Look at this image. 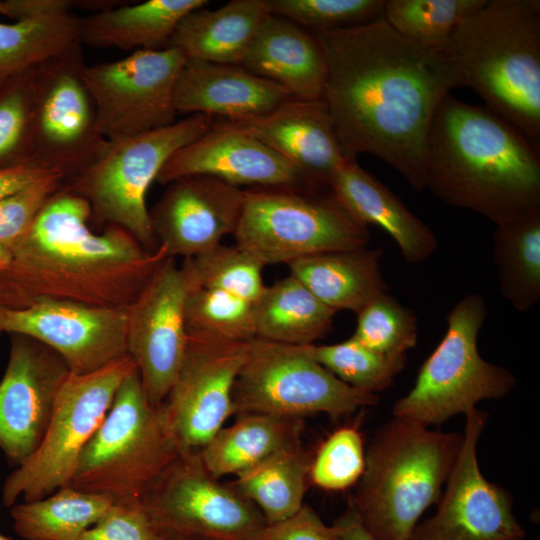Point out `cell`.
<instances>
[{
  "mask_svg": "<svg viewBox=\"0 0 540 540\" xmlns=\"http://www.w3.org/2000/svg\"><path fill=\"white\" fill-rule=\"evenodd\" d=\"M356 315L351 337L377 353L406 355L417 344L416 315L388 292L372 299Z\"/></svg>",
  "mask_w": 540,
  "mask_h": 540,
  "instance_id": "ab89813d",
  "label": "cell"
},
{
  "mask_svg": "<svg viewBox=\"0 0 540 540\" xmlns=\"http://www.w3.org/2000/svg\"><path fill=\"white\" fill-rule=\"evenodd\" d=\"M80 42L34 71L33 159L61 170L66 180L85 167L106 143L83 79Z\"/></svg>",
  "mask_w": 540,
  "mask_h": 540,
  "instance_id": "5bb4252c",
  "label": "cell"
},
{
  "mask_svg": "<svg viewBox=\"0 0 540 540\" xmlns=\"http://www.w3.org/2000/svg\"><path fill=\"white\" fill-rule=\"evenodd\" d=\"M332 527L340 540H375L349 504L344 512L333 521Z\"/></svg>",
  "mask_w": 540,
  "mask_h": 540,
  "instance_id": "7dc6e473",
  "label": "cell"
},
{
  "mask_svg": "<svg viewBox=\"0 0 540 540\" xmlns=\"http://www.w3.org/2000/svg\"><path fill=\"white\" fill-rule=\"evenodd\" d=\"M89 202L65 181L29 231L12 247L0 273V306L22 309L42 300L100 307H129L167 258L159 245L146 249L127 230L89 227Z\"/></svg>",
  "mask_w": 540,
  "mask_h": 540,
  "instance_id": "7a4b0ae2",
  "label": "cell"
},
{
  "mask_svg": "<svg viewBox=\"0 0 540 540\" xmlns=\"http://www.w3.org/2000/svg\"><path fill=\"white\" fill-rule=\"evenodd\" d=\"M185 61L181 52L167 47L86 64L83 79L103 138L118 140L175 123L174 90Z\"/></svg>",
  "mask_w": 540,
  "mask_h": 540,
  "instance_id": "4fadbf2b",
  "label": "cell"
},
{
  "mask_svg": "<svg viewBox=\"0 0 540 540\" xmlns=\"http://www.w3.org/2000/svg\"><path fill=\"white\" fill-rule=\"evenodd\" d=\"M311 461L312 455L298 443L236 474L229 485L253 503L268 524L278 523L304 506Z\"/></svg>",
  "mask_w": 540,
  "mask_h": 540,
  "instance_id": "4dcf8cb0",
  "label": "cell"
},
{
  "mask_svg": "<svg viewBox=\"0 0 540 540\" xmlns=\"http://www.w3.org/2000/svg\"><path fill=\"white\" fill-rule=\"evenodd\" d=\"M313 34L327 66L322 100L345 156L372 154L413 189H426L433 118L450 91L463 86L448 47L418 45L383 17Z\"/></svg>",
  "mask_w": 540,
  "mask_h": 540,
  "instance_id": "6da1fadb",
  "label": "cell"
},
{
  "mask_svg": "<svg viewBox=\"0 0 540 540\" xmlns=\"http://www.w3.org/2000/svg\"><path fill=\"white\" fill-rule=\"evenodd\" d=\"M300 347L345 384L375 395L393 384L407 361V355H383L365 347L353 337L336 344Z\"/></svg>",
  "mask_w": 540,
  "mask_h": 540,
  "instance_id": "e575fe53",
  "label": "cell"
},
{
  "mask_svg": "<svg viewBox=\"0 0 540 540\" xmlns=\"http://www.w3.org/2000/svg\"><path fill=\"white\" fill-rule=\"evenodd\" d=\"M297 100L323 98L327 66L313 33L285 18L268 15L240 64Z\"/></svg>",
  "mask_w": 540,
  "mask_h": 540,
  "instance_id": "cb8c5ba5",
  "label": "cell"
},
{
  "mask_svg": "<svg viewBox=\"0 0 540 540\" xmlns=\"http://www.w3.org/2000/svg\"><path fill=\"white\" fill-rule=\"evenodd\" d=\"M426 188L495 226L540 209V154L516 127L486 106L449 94L431 124Z\"/></svg>",
  "mask_w": 540,
  "mask_h": 540,
  "instance_id": "3957f363",
  "label": "cell"
},
{
  "mask_svg": "<svg viewBox=\"0 0 540 540\" xmlns=\"http://www.w3.org/2000/svg\"><path fill=\"white\" fill-rule=\"evenodd\" d=\"M256 540H340L332 526H327L309 506L294 516L268 524Z\"/></svg>",
  "mask_w": 540,
  "mask_h": 540,
  "instance_id": "f6af8a7d",
  "label": "cell"
},
{
  "mask_svg": "<svg viewBox=\"0 0 540 540\" xmlns=\"http://www.w3.org/2000/svg\"><path fill=\"white\" fill-rule=\"evenodd\" d=\"M78 540H164L151 523L141 498L116 499Z\"/></svg>",
  "mask_w": 540,
  "mask_h": 540,
  "instance_id": "ee69618b",
  "label": "cell"
},
{
  "mask_svg": "<svg viewBox=\"0 0 540 540\" xmlns=\"http://www.w3.org/2000/svg\"><path fill=\"white\" fill-rule=\"evenodd\" d=\"M233 236L235 245L264 266L363 248L370 241L368 226L352 216L330 189L244 190L242 213Z\"/></svg>",
  "mask_w": 540,
  "mask_h": 540,
  "instance_id": "9c48e42d",
  "label": "cell"
},
{
  "mask_svg": "<svg viewBox=\"0 0 540 540\" xmlns=\"http://www.w3.org/2000/svg\"><path fill=\"white\" fill-rule=\"evenodd\" d=\"M263 142L315 189H330L348 159L322 99H291L246 120L221 121Z\"/></svg>",
  "mask_w": 540,
  "mask_h": 540,
  "instance_id": "7402d4cb",
  "label": "cell"
},
{
  "mask_svg": "<svg viewBox=\"0 0 540 540\" xmlns=\"http://www.w3.org/2000/svg\"><path fill=\"white\" fill-rule=\"evenodd\" d=\"M175 259L167 257L156 268L128 307L127 354L156 407L170 391L188 341L185 302L189 283Z\"/></svg>",
  "mask_w": 540,
  "mask_h": 540,
  "instance_id": "e0dca14e",
  "label": "cell"
},
{
  "mask_svg": "<svg viewBox=\"0 0 540 540\" xmlns=\"http://www.w3.org/2000/svg\"><path fill=\"white\" fill-rule=\"evenodd\" d=\"M268 15L266 0H232L213 10L198 8L179 22L168 47L186 59L240 65Z\"/></svg>",
  "mask_w": 540,
  "mask_h": 540,
  "instance_id": "484cf974",
  "label": "cell"
},
{
  "mask_svg": "<svg viewBox=\"0 0 540 540\" xmlns=\"http://www.w3.org/2000/svg\"><path fill=\"white\" fill-rule=\"evenodd\" d=\"M294 99L283 87L241 65L186 59L174 90L177 114H203L225 121L264 115Z\"/></svg>",
  "mask_w": 540,
  "mask_h": 540,
  "instance_id": "603a6c76",
  "label": "cell"
},
{
  "mask_svg": "<svg viewBox=\"0 0 540 540\" xmlns=\"http://www.w3.org/2000/svg\"><path fill=\"white\" fill-rule=\"evenodd\" d=\"M67 0L13 22L0 21V78L35 67L79 42V21Z\"/></svg>",
  "mask_w": 540,
  "mask_h": 540,
  "instance_id": "1f68e13d",
  "label": "cell"
},
{
  "mask_svg": "<svg viewBox=\"0 0 540 540\" xmlns=\"http://www.w3.org/2000/svg\"><path fill=\"white\" fill-rule=\"evenodd\" d=\"M465 418L462 446L437 510L416 525L410 540H523L511 494L479 467L477 445L488 414L475 408Z\"/></svg>",
  "mask_w": 540,
  "mask_h": 540,
  "instance_id": "9a60e30c",
  "label": "cell"
},
{
  "mask_svg": "<svg viewBox=\"0 0 540 540\" xmlns=\"http://www.w3.org/2000/svg\"><path fill=\"white\" fill-rule=\"evenodd\" d=\"M0 540H12V539L0 534Z\"/></svg>",
  "mask_w": 540,
  "mask_h": 540,
  "instance_id": "681fc988",
  "label": "cell"
},
{
  "mask_svg": "<svg viewBox=\"0 0 540 540\" xmlns=\"http://www.w3.org/2000/svg\"><path fill=\"white\" fill-rule=\"evenodd\" d=\"M149 211L157 245L169 257H193L235 232L244 190L208 176H188L167 184Z\"/></svg>",
  "mask_w": 540,
  "mask_h": 540,
  "instance_id": "ffe728a7",
  "label": "cell"
},
{
  "mask_svg": "<svg viewBox=\"0 0 540 540\" xmlns=\"http://www.w3.org/2000/svg\"><path fill=\"white\" fill-rule=\"evenodd\" d=\"M483 297L471 293L446 317V332L421 365L413 387L392 407L393 417L425 427L466 414L484 400H498L517 384L513 373L480 355L478 336L487 317Z\"/></svg>",
  "mask_w": 540,
  "mask_h": 540,
  "instance_id": "ba28073f",
  "label": "cell"
},
{
  "mask_svg": "<svg viewBox=\"0 0 540 540\" xmlns=\"http://www.w3.org/2000/svg\"><path fill=\"white\" fill-rule=\"evenodd\" d=\"M365 468V448L359 423L334 430L312 456L311 484L343 491L357 484Z\"/></svg>",
  "mask_w": 540,
  "mask_h": 540,
  "instance_id": "b9f144b4",
  "label": "cell"
},
{
  "mask_svg": "<svg viewBox=\"0 0 540 540\" xmlns=\"http://www.w3.org/2000/svg\"><path fill=\"white\" fill-rule=\"evenodd\" d=\"M330 190L359 222L385 230L397 243L406 262L422 263L436 252L438 240L432 229L356 159H348L340 168Z\"/></svg>",
  "mask_w": 540,
  "mask_h": 540,
  "instance_id": "d4e9b609",
  "label": "cell"
},
{
  "mask_svg": "<svg viewBox=\"0 0 540 540\" xmlns=\"http://www.w3.org/2000/svg\"><path fill=\"white\" fill-rule=\"evenodd\" d=\"M188 176H208L235 187L318 190L263 142L223 122L176 151L156 181L167 185Z\"/></svg>",
  "mask_w": 540,
  "mask_h": 540,
  "instance_id": "44dd1931",
  "label": "cell"
},
{
  "mask_svg": "<svg viewBox=\"0 0 540 540\" xmlns=\"http://www.w3.org/2000/svg\"><path fill=\"white\" fill-rule=\"evenodd\" d=\"M128 307L42 299L22 309L0 306V333L33 338L55 351L72 374L97 371L127 354Z\"/></svg>",
  "mask_w": 540,
  "mask_h": 540,
  "instance_id": "ac0fdd59",
  "label": "cell"
},
{
  "mask_svg": "<svg viewBox=\"0 0 540 540\" xmlns=\"http://www.w3.org/2000/svg\"><path fill=\"white\" fill-rule=\"evenodd\" d=\"M206 0H147L111 6L80 18L78 40L96 48L160 50L168 47L179 22Z\"/></svg>",
  "mask_w": 540,
  "mask_h": 540,
  "instance_id": "4316f807",
  "label": "cell"
},
{
  "mask_svg": "<svg viewBox=\"0 0 540 540\" xmlns=\"http://www.w3.org/2000/svg\"><path fill=\"white\" fill-rule=\"evenodd\" d=\"M136 367L124 356L88 374L64 381L45 434L33 455L5 480L2 500L13 505L45 498L66 486L78 459L105 418L125 376Z\"/></svg>",
  "mask_w": 540,
  "mask_h": 540,
  "instance_id": "30bf717a",
  "label": "cell"
},
{
  "mask_svg": "<svg viewBox=\"0 0 540 540\" xmlns=\"http://www.w3.org/2000/svg\"><path fill=\"white\" fill-rule=\"evenodd\" d=\"M254 303L223 290L190 286L185 302L188 335L219 341L255 338Z\"/></svg>",
  "mask_w": 540,
  "mask_h": 540,
  "instance_id": "8d00e7d4",
  "label": "cell"
},
{
  "mask_svg": "<svg viewBox=\"0 0 540 540\" xmlns=\"http://www.w3.org/2000/svg\"><path fill=\"white\" fill-rule=\"evenodd\" d=\"M463 432H443L393 417L365 450L349 505L375 540H410L436 504L459 455Z\"/></svg>",
  "mask_w": 540,
  "mask_h": 540,
  "instance_id": "5b68a950",
  "label": "cell"
},
{
  "mask_svg": "<svg viewBox=\"0 0 540 540\" xmlns=\"http://www.w3.org/2000/svg\"><path fill=\"white\" fill-rule=\"evenodd\" d=\"M1 80H2V79L0 78V81H1Z\"/></svg>",
  "mask_w": 540,
  "mask_h": 540,
  "instance_id": "f907efd6",
  "label": "cell"
},
{
  "mask_svg": "<svg viewBox=\"0 0 540 540\" xmlns=\"http://www.w3.org/2000/svg\"><path fill=\"white\" fill-rule=\"evenodd\" d=\"M35 67L0 81V170L33 159Z\"/></svg>",
  "mask_w": 540,
  "mask_h": 540,
  "instance_id": "f35d334b",
  "label": "cell"
},
{
  "mask_svg": "<svg viewBox=\"0 0 540 540\" xmlns=\"http://www.w3.org/2000/svg\"><path fill=\"white\" fill-rule=\"evenodd\" d=\"M194 114L147 133L107 140L95 157L65 184L90 204L92 219L121 227L146 249L158 245L146 206L147 191L167 160L214 125Z\"/></svg>",
  "mask_w": 540,
  "mask_h": 540,
  "instance_id": "52a82bcc",
  "label": "cell"
},
{
  "mask_svg": "<svg viewBox=\"0 0 540 540\" xmlns=\"http://www.w3.org/2000/svg\"><path fill=\"white\" fill-rule=\"evenodd\" d=\"M249 343L188 335L182 363L161 405L182 452H199L235 414L233 390Z\"/></svg>",
  "mask_w": 540,
  "mask_h": 540,
  "instance_id": "2e32d148",
  "label": "cell"
},
{
  "mask_svg": "<svg viewBox=\"0 0 540 540\" xmlns=\"http://www.w3.org/2000/svg\"><path fill=\"white\" fill-rule=\"evenodd\" d=\"M164 540H256L268 525L260 510L181 453L141 498Z\"/></svg>",
  "mask_w": 540,
  "mask_h": 540,
  "instance_id": "7c38bea8",
  "label": "cell"
},
{
  "mask_svg": "<svg viewBox=\"0 0 540 540\" xmlns=\"http://www.w3.org/2000/svg\"><path fill=\"white\" fill-rule=\"evenodd\" d=\"M64 181L63 176H49L0 198V246L12 249Z\"/></svg>",
  "mask_w": 540,
  "mask_h": 540,
  "instance_id": "7bdbcfd3",
  "label": "cell"
},
{
  "mask_svg": "<svg viewBox=\"0 0 540 540\" xmlns=\"http://www.w3.org/2000/svg\"><path fill=\"white\" fill-rule=\"evenodd\" d=\"M11 261V250L0 246V273L3 272Z\"/></svg>",
  "mask_w": 540,
  "mask_h": 540,
  "instance_id": "c3c4849f",
  "label": "cell"
},
{
  "mask_svg": "<svg viewBox=\"0 0 540 540\" xmlns=\"http://www.w3.org/2000/svg\"><path fill=\"white\" fill-rule=\"evenodd\" d=\"M190 286L223 290L255 303L264 292V265L235 246L218 244L181 264Z\"/></svg>",
  "mask_w": 540,
  "mask_h": 540,
  "instance_id": "74e56055",
  "label": "cell"
},
{
  "mask_svg": "<svg viewBox=\"0 0 540 540\" xmlns=\"http://www.w3.org/2000/svg\"><path fill=\"white\" fill-rule=\"evenodd\" d=\"M386 0H266L271 15L313 33L361 26L384 15Z\"/></svg>",
  "mask_w": 540,
  "mask_h": 540,
  "instance_id": "60d3db41",
  "label": "cell"
},
{
  "mask_svg": "<svg viewBox=\"0 0 540 540\" xmlns=\"http://www.w3.org/2000/svg\"><path fill=\"white\" fill-rule=\"evenodd\" d=\"M448 50L463 86L540 143V1L486 0L454 30Z\"/></svg>",
  "mask_w": 540,
  "mask_h": 540,
  "instance_id": "277c9868",
  "label": "cell"
},
{
  "mask_svg": "<svg viewBox=\"0 0 540 540\" xmlns=\"http://www.w3.org/2000/svg\"><path fill=\"white\" fill-rule=\"evenodd\" d=\"M114 502L110 496L64 486L36 501L13 506L15 531L26 540H78Z\"/></svg>",
  "mask_w": 540,
  "mask_h": 540,
  "instance_id": "836d02e7",
  "label": "cell"
},
{
  "mask_svg": "<svg viewBox=\"0 0 540 540\" xmlns=\"http://www.w3.org/2000/svg\"><path fill=\"white\" fill-rule=\"evenodd\" d=\"M304 422L270 414H241L222 427L199 451L206 470L216 479L255 465L273 453L301 443Z\"/></svg>",
  "mask_w": 540,
  "mask_h": 540,
  "instance_id": "f1b7e54d",
  "label": "cell"
},
{
  "mask_svg": "<svg viewBox=\"0 0 540 540\" xmlns=\"http://www.w3.org/2000/svg\"><path fill=\"white\" fill-rule=\"evenodd\" d=\"M65 174L46 163L32 159L24 164L0 170V198L49 176Z\"/></svg>",
  "mask_w": 540,
  "mask_h": 540,
  "instance_id": "bcb514c9",
  "label": "cell"
},
{
  "mask_svg": "<svg viewBox=\"0 0 540 540\" xmlns=\"http://www.w3.org/2000/svg\"><path fill=\"white\" fill-rule=\"evenodd\" d=\"M493 261L503 297L519 312L540 300V209L496 225Z\"/></svg>",
  "mask_w": 540,
  "mask_h": 540,
  "instance_id": "d6a6232c",
  "label": "cell"
},
{
  "mask_svg": "<svg viewBox=\"0 0 540 540\" xmlns=\"http://www.w3.org/2000/svg\"><path fill=\"white\" fill-rule=\"evenodd\" d=\"M486 0H386L383 18L400 35L427 48L448 47L457 26Z\"/></svg>",
  "mask_w": 540,
  "mask_h": 540,
  "instance_id": "d590c367",
  "label": "cell"
},
{
  "mask_svg": "<svg viewBox=\"0 0 540 540\" xmlns=\"http://www.w3.org/2000/svg\"><path fill=\"white\" fill-rule=\"evenodd\" d=\"M70 373L55 351L28 336L12 334L0 381V448L14 465L23 464L38 448Z\"/></svg>",
  "mask_w": 540,
  "mask_h": 540,
  "instance_id": "d6986e66",
  "label": "cell"
},
{
  "mask_svg": "<svg viewBox=\"0 0 540 540\" xmlns=\"http://www.w3.org/2000/svg\"><path fill=\"white\" fill-rule=\"evenodd\" d=\"M181 453L162 406L151 404L134 367L120 383L66 486L114 500L142 498Z\"/></svg>",
  "mask_w": 540,
  "mask_h": 540,
  "instance_id": "8992f818",
  "label": "cell"
},
{
  "mask_svg": "<svg viewBox=\"0 0 540 540\" xmlns=\"http://www.w3.org/2000/svg\"><path fill=\"white\" fill-rule=\"evenodd\" d=\"M382 248L319 253L288 263L290 275L334 311L358 313L372 299L388 292L380 269Z\"/></svg>",
  "mask_w": 540,
  "mask_h": 540,
  "instance_id": "83f0119b",
  "label": "cell"
},
{
  "mask_svg": "<svg viewBox=\"0 0 540 540\" xmlns=\"http://www.w3.org/2000/svg\"><path fill=\"white\" fill-rule=\"evenodd\" d=\"M336 311L292 275L266 286L253 306L255 338L305 346L324 337Z\"/></svg>",
  "mask_w": 540,
  "mask_h": 540,
  "instance_id": "f546056e",
  "label": "cell"
},
{
  "mask_svg": "<svg viewBox=\"0 0 540 540\" xmlns=\"http://www.w3.org/2000/svg\"><path fill=\"white\" fill-rule=\"evenodd\" d=\"M379 396L359 391L306 355L300 346L254 338L233 390L235 414L289 418L325 413L338 418L375 406Z\"/></svg>",
  "mask_w": 540,
  "mask_h": 540,
  "instance_id": "8fae6325",
  "label": "cell"
}]
</instances>
